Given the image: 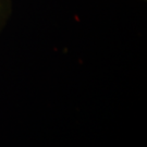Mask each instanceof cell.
Listing matches in <instances>:
<instances>
[{"label":"cell","mask_w":147,"mask_h":147,"mask_svg":"<svg viewBox=\"0 0 147 147\" xmlns=\"http://www.w3.org/2000/svg\"><path fill=\"white\" fill-rule=\"evenodd\" d=\"M12 13V0H0V34L2 33Z\"/></svg>","instance_id":"cell-1"}]
</instances>
